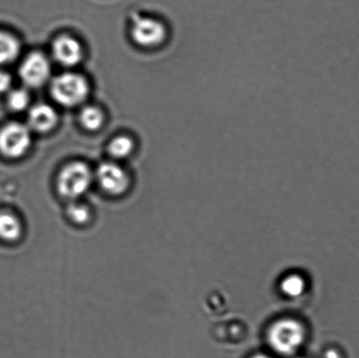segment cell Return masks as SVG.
<instances>
[{
	"label": "cell",
	"mask_w": 359,
	"mask_h": 358,
	"mask_svg": "<svg viewBox=\"0 0 359 358\" xmlns=\"http://www.w3.org/2000/svg\"><path fill=\"white\" fill-rule=\"evenodd\" d=\"M325 358H343L341 354L336 350H330L325 354Z\"/></svg>",
	"instance_id": "ac0fdd59"
},
{
	"label": "cell",
	"mask_w": 359,
	"mask_h": 358,
	"mask_svg": "<svg viewBox=\"0 0 359 358\" xmlns=\"http://www.w3.org/2000/svg\"><path fill=\"white\" fill-rule=\"evenodd\" d=\"M22 82L30 88L43 86L51 75V65L47 56L40 52L31 53L20 67Z\"/></svg>",
	"instance_id": "52a82bcc"
},
{
	"label": "cell",
	"mask_w": 359,
	"mask_h": 358,
	"mask_svg": "<svg viewBox=\"0 0 359 358\" xmlns=\"http://www.w3.org/2000/svg\"><path fill=\"white\" fill-rule=\"evenodd\" d=\"M306 338V331L300 322L284 318L274 322L267 333V340L274 352L288 357L301 348Z\"/></svg>",
	"instance_id": "6da1fadb"
},
{
	"label": "cell",
	"mask_w": 359,
	"mask_h": 358,
	"mask_svg": "<svg viewBox=\"0 0 359 358\" xmlns=\"http://www.w3.org/2000/svg\"><path fill=\"white\" fill-rule=\"evenodd\" d=\"M58 123V114L48 104H38L28 112V128L35 132L46 133L55 129Z\"/></svg>",
	"instance_id": "9c48e42d"
},
{
	"label": "cell",
	"mask_w": 359,
	"mask_h": 358,
	"mask_svg": "<svg viewBox=\"0 0 359 358\" xmlns=\"http://www.w3.org/2000/svg\"><path fill=\"white\" fill-rule=\"evenodd\" d=\"M52 53L55 61L65 67L79 64L83 57L82 44L70 35L56 38L52 46Z\"/></svg>",
	"instance_id": "ba28073f"
},
{
	"label": "cell",
	"mask_w": 359,
	"mask_h": 358,
	"mask_svg": "<svg viewBox=\"0 0 359 358\" xmlns=\"http://www.w3.org/2000/svg\"><path fill=\"white\" fill-rule=\"evenodd\" d=\"M280 289L285 296L290 298H297L305 292V280L299 275H287L281 282Z\"/></svg>",
	"instance_id": "9a60e30c"
},
{
	"label": "cell",
	"mask_w": 359,
	"mask_h": 358,
	"mask_svg": "<svg viewBox=\"0 0 359 358\" xmlns=\"http://www.w3.org/2000/svg\"><path fill=\"white\" fill-rule=\"evenodd\" d=\"M8 105L14 111L26 110L30 104L29 93L26 90L15 89L11 90L7 98Z\"/></svg>",
	"instance_id": "2e32d148"
},
{
	"label": "cell",
	"mask_w": 359,
	"mask_h": 358,
	"mask_svg": "<svg viewBox=\"0 0 359 358\" xmlns=\"http://www.w3.org/2000/svg\"><path fill=\"white\" fill-rule=\"evenodd\" d=\"M50 93L56 103L65 107L82 104L90 93L86 77L76 73H63L53 79Z\"/></svg>",
	"instance_id": "3957f363"
},
{
	"label": "cell",
	"mask_w": 359,
	"mask_h": 358,
	"mask_svg": "<svg viewBox=\"0 0 359 358\" xmlns=\"http://www.w3.org/2000/svg\"><path fill=\"white\" fill-rule=\"evenodd\" d=\"M31 143L30 128L20 123H10L0 131V152L11 159L23 156Z\"/></svg>",
	"instance_id": "277c9868"
},
{
	"label": "cell",
	"mask_w": 359,
	"mask_h": 358,
	"mask_svg": "<svg viewBox=\"0 0 359 358\" xmlns=\"http://www.w3.org/2000/svg\"><path fill=\"white\" fill-rule=\"evenodd\" d=\"M133 40L142 48L161 45L167 36V30L161 21L153 18L135 15L131 29Z\"/></svg>",
	"instance_id": "5b68a950"
},
{
	"label": "cell",
	"mask_w": 359,
	"mask_h": 358,
	"mask_svg": "<svg viewBox=\"0 0 359 358\" xmlns=\"http://www.w3.org/2000/svg\"><path fill=\"white\" fill-rule=\"evenodd\" d=\"M252 358H272V357L265 355V354H257V355L253 356Z\"/></svg>",
	"instance_id": "d6986e66"
},
{
	"label": "cell",
	"mask_w": 359,
	"mask_h": 358,
	"mask_svg": "<svg viewBox=\"0 0 359 358\" xmlns=\"http://www.w3.org/2000/svg\"><path fill=\"white\" fill-rule=\"evenodd\" d=\"M67 216L74 224L76 226H86L91 220V209L84 203L74 201L70 202L66 209Z\"/></svg>",
	"instance_id": "5bb4252c"
},
{
	"label": "cell",
	"mask_w": 359,
	"mask_h": 358,
	"mask_svg": "<svg viewBox=\"0 0 359 358\" xmlns=\"http://www.w3.org/2000/svg\"><path fill=\"white\" fill-rule=\"evenodd\" d=\"M133 149H135V143L131 138L125 135L116 137L108 146L110 156L118 160L125 159L131 156Z\"/></svg>",
	"instance_id": "4fadbf2b"
},
{
	"label": "cell",
	"mask_w": 359,
	"mask_h": 358,
	"mask_svg": "<svg viewBox=\"0 0 359 358\" xmlns=\"http://www.w3.org/2000/svg\"><path fill=\"white\" fill-rule=\"evenodd\" d=\"M20 53V41L13 34L0 31V66L15 61Z\"/></svg>",
	"instance_id": "8fae6325"
},
{
	"label": "cell",
	"mask_w": 359,
	"mask_h": 358,
	"mask_svg": "<svg viewBox=\"0 0 359 358\" xmlns=\"http://www.w3.org/2000/svg\"><path fill=\"white\" fill-rule=\"evenodd\" d=\"M80 122L83 128L90 132L100 130L104 123V112L96 106L84 107L80 113Z\"/></svg>",
	"instance_id": "7c38bea8"
},
{
	"label": "cell",
	"mask_w": 359,
	"mask_h": 358,
	"mask_svg": "<svg viewBox=\"0 0 359 358\" xmlns=\"http://www.w3.org/2000/svg\"><path fill=\"white\" fill-rule=\"evenodd\" d=\"M297 358H304V357H297Z\"/></svg>",
	"instance_id": "ffe728a7"
},
{
	"label": "cell",
	"mask_w": 359,
	"mask_h": 358,
	"mask_svg": "<svg viewBox=\"0 0 359 358\" xmlns=\"http://www.w3.org/2000/svg\"><path fill=\"white\" fill-rule=\"evenodd\" d=\"M96 179L102 191L111 196H121L128 191L130 177L121 166L114 163H104L97 168Z\"/></svg>",
	"instance_id": "8992f818"
},
{
	"label": "cell",
	"mask_w": 359,
	"mask_h": 358,
	"mask_svg": "<svg viewBox=\"0 0 359 358\" xmlns=\"http://www.w3.org/2000/svg\"><path fill=\"white\" fill-rule=\"evenodd\" d=\"M23 223L19 216L11 212H0V238L6 242H16L23 234Z\"/></svg>",
	"instance_id": "30bf717a"
},
{
	"label": "cell",
	"mask_w": 359,
	"mask_h": 358,
	"mask_svg": "<svg viewBox=\"0 0 359 358\" xmlns=\"http://www.w3.org/2000/svg\"><path fill=\"white\" fill-rule=\"evenodd\" d=\"M13 78L9 73L0 70V94L10 92Z\"/></svg>",
	"instance_id": "e0dca14e"
},
{
	"label": "cell",
	"mask_w": 359,
	"mask_h": 358,
	"mask_svg": "<svg viewBox=\"0 0 359 358\" xmlns=\"http://www.w3.org/2000/svg\"><path fill=\"white\" fill-rule=\"evenodd\" d=\"M94 175L88 165L81 161L66 165L58 174L56 188L62 198L76 201L89 191Z\"/></svg>",
	"instance_id": "7a4b0ae2"
}]
</instances>
